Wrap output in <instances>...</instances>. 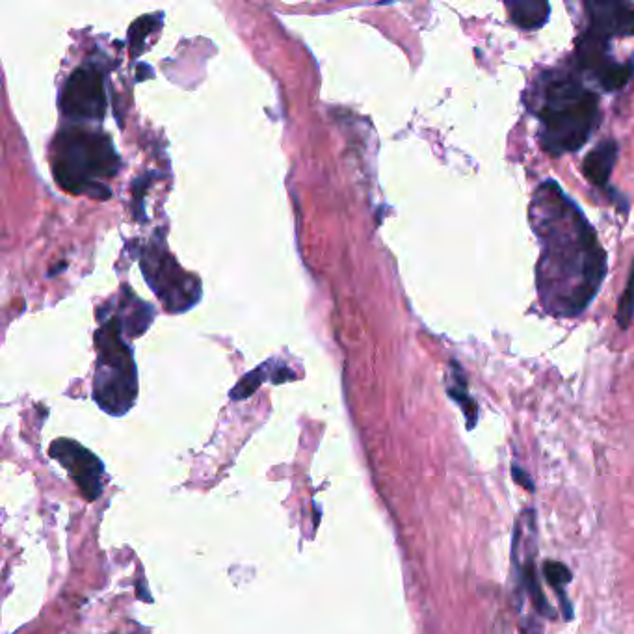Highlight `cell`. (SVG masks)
<instances>
[{
	"instance_id": "obj_10",
	"label": "cell",
	"mask_w": 634,
	"mask_h": 634,
	"mask_svg": "<svg viewBox=\"0 0 634 634\" xmlns=\"http://www.w3.org/2000/svg\"><path fill=\"white\" fill-rule=\"evenodd\" d=\"M618 153H620L618 144L614 140H607V142L595 146L586 155L582 170L592 185L599 186V188L607 186L610 173L614 170V164L618 160Z\"/></svg>"
},
{
	"instance_id": "obj_9",
	"label": "cell",
	"mask_w": 634,
	"mask_h": 634,
	"mask_svg": "<svg viewBox=\"0 0 634 634\" xmlns=\"http://www.w3.org/2000/svg\"><path fill=\"white\" fill-rule=\"evenodd\" d=\"M590 32L603 40L634 36V2H586Z\"/></svg>"
},
{
	"instance_id": "obj_11",
	"label": "cell",
	"mask_w": 634,
	"mask_h": 634,
	"mask_svg": "<svg viewBox=\"0 0 634 634\" xmlns=\"http://www.w3.org/2000/svg\"><path fill=\"white\" fill-rule=\"evenodd\" d=\"M512 23L523 30H538L549 21L551 6L543 0L527 2H506L504 4Z\"/></svg>"
},
{
	"instance_id": "obj_6",
	"label": "cell",
	"mask_w": 634,
	"mask_h": 634,
	"mask_svg": "<svg viewBox=\"0 0 634 634\" xmlns=\"http://www.w3.org/2000/svg\"><path fill=\"white\" fill-rule=\"evenodd\" d=\"M60 106L64 116L77 121L103 118L106 97L101 73L92 66L79 67L67 80Z\"/></svg>"
},
{
	"instance_id": "obj_13",
	"label": "cell",
	"mask_w": 634,
	"mask_h": 634,
	"mask_svg": "<svg viewBox=\"0 0 634 634\" xmlns=\"http://www.w3.org/2000/svg\"><path fill=\"white\" fill-rule=\"evenodd\" d=\"M543 577H545V581L555 588L556 594L560 595V607H562V612H564V620H571L573 608L569 605L568 597H566V586L571 582L569 569L564 564H560V562L547 560L543 564Z\"/></svg>"
},
{
	"instance_id": "obj_2",
	"label": "cell",
	"mask_w": 634,
	"mask_h": 634,
	"mask_svg": "<svg viewBox=\"0 0 634 634\" xmlns=\"http://www.w3.org/2000/svg\"><path fill=\"white\" fill-rule=\"evenodd\" d=\"M530 110L540 118L543 151L553 157L579 151L599 125V97L568 71H543L529 90Z\"/></svg>"
},
{
	"instance_id": "obj_15",
	"label": "cell",
	"mask_w": 634,
	"mask_h": 634,
	"mask_svg": "<svg viewBox=\"0 0 634 634\" xmlns=\"http://www.w3.org/2000/svg\"><path fill=\"white\" fill-rule=\"evenodd\" d=\"M512 475L516 478L517 484H521L523 488L529 489V491H534V482H532V478H530L529 473H525L521 467L514 465V467H512Z\"/></svg>"
},
{
	"instance_id": "obj_7",
	"label": "cell",
	"mask_w": 634,
	"mask_h": 634,
	"mask_svg": "<svg viewBox=\"0 0 634 634\" xmlns=\"http://www.w3.org/2000/svg\"><path fill=\"white\" fill-rule=\"evenodd\" d=\"M577 60L607 92L620 90L634 77V62H616L608 51V40L590 30L577 41Z\"/></svg>"
},
{
	"instance_id": "obj_12",
	"label": "cell",
	"mask_w": 634,
	"mask_h": 634,
	"mask_svg": "<svg viewBox=\"0 0 634 634\" xmlns=\"http://www.w3.org/2000/svg\"><path fill=\"white\" fill-rule=\"evenodd\" d=\"M450 382H449V395L458 402V406L462 408L465 413V419H467V428H475L476 421H478V406H476L475 400L469 397L467 393V378L463 374V370L460 369L458 363H450Z\"/></svg>"
},
{
	"instance_id": "obj_3",
	"label": "cell",
	"mask_w": 634,
	"mask_h": 634,
	"mask_svg": "<svg viewBox=\"0 0 634 634\" xmlns=\"http://www.w3.org/2000/svg\"><path fill=\"white\" fill-rule=\"evenodd\" d=\"M118 170V153L106 134L69 127L56 136L53 172L58 185L67 192L108 198L110 190L101 181L114 177Z\"/></svg>"
},
{
	"instance_id": "obj_8",
	"label": "cell",
	"mask_w": 634,
	"mask_h": 634,
	"mask_svg": "<svg viewBox=\"0 0 634 634\" xmlns=\"http://www.w3.org/2000/svg\"><path fill=\"white\" fill-rule=\"evenodd\" d=\"M49 452L56 462L64 465L88 501H95L103 493L105 465L93 452L71 439H56Z\"/></svg>"
},
{
	"instance_id": "obj_5",
	"label": "cell",
	"mask_w": 634,
	"mask_h": 634,
	"mask_svg": "<svg viewBox=\"0 0 634 634\" xmlns=\"http://www.w3.org/2000/svg\"><path fill=\"white\" fill-rule=\"evenodd\" d=\"M142 270L151 289L172 311H185L198 302L201 287L198 279L192 278L173 261L164 248L147 251L142 261Z\"/></svg>"
},
{
	"instance_id": "obj_14",
	"label": "cell",
	"mask_w": 634,
	"mask_h": 634,
	"mask_svg": "<svg viewBox=\"0 0 634 634\" xmlns=\"http://www.w3.org/2000/svg\"><path fill=\"white\" fill-rule=\"evenodd\" d=\"M616 320H618L621 330H627L634 320V263L633 266H631V272H629L627 287H625V291L621 294Z\"/></svg>"
},
{
	"instance_id": "obj_1",
	"label": "cell",
	"mask_w": 634,
	"mask_h": 634,
	"mask_svg": "<svg viewBox=\"0 0 634 634\" xmlns=\"http://www.w3.org/2000/svg\"><path fill=\"white\" fill-rule=\"evenodd\" d=\"M529 218L542 244L536 281L543 309L553 317L581 315L607 276V253L594 227L555 181L536 188Z\"/></svg>"
},
{
	"instance_id": "obj_4",
	"label": "cell",
	"mask_w": 634,
	"mask_h": 634,
	"mask_svg": "<svg viewBox=\"0 0 634 634\" xmlns=\"http://www.w3.org/2000/svg\"><path fill=\"white\" fill-rule=\"evenodd\" d=\"M121 326L108 318L95 335L97 369L93 378V398L108 415H125L138 395L136 365L131 348L121 339Z\"/></svg>"
}]
</instances>
